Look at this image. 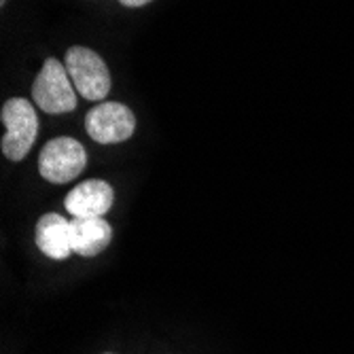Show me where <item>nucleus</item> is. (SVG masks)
<instances>
[{
	"label": "nucleus",
	"instance_id": "9d476101",
	"mask_svg": "<svg viewBox=\"0 0 354 354\" xmlns=\"http://www.w3.org/2000/svg\"><path fill=\"white\" fill-rule=\"evenodd\" d=\"M0 5H3V7H5V5H7V0H0Z\"/></svg>",
	"mask_w": 354,
	"mask_h": 354
},
{
	"label": "nucleus",
	"instance_id": "7ed1b4c3",
	"mask_svg": "<svg viewBox=\"0 0 354 354\" xmlns=\"http://www.w3.org/2000/svg\"><path fill=\"white\" fill-rule=\"evenodd\" d=\"M64 64H66L75 89L85 100L100 102L106 98L111 91V73L98 53L77 45L66 51Z\"/></svg>",
	"mask_w": 354,
	"mask_h": 354
},
{
	"label": "nucleus",
	"instance_id": "20e7f679",
	"mask_svg": "<svg viewBox=\"0 0 354 354\" xmlns=\"http://www.w3.org/2000/svg\"><path fill=\"white\" fill-rule=\"evenodd\" d=\"M85 164L87 153L83 145L68 136L49 140L39 155V172L45 180L53 185L75 180L85 170Z\"/></svg>",
	"mask_w": 354,
	"mask_h": 354
},
{
	"label": "nucleus",
	"instance_id": "423d86ee",
	"mask_svg": "<svg viewBox=\"0 0 354 354\" xmlns=\"http://www.w3.org/2000/svg\"><path fill=\"white\" fill-rule=\"evenodd\" d=\"M115 202V191L106 180H85L66 196V210L75 218L104 216Z\"/></svg>",
	"mask_w": 354,
	"mask_h": 354
},
{
	"label": "nucleus",
	"instance_id": "1a4fd4ad",
	"mask_svg": "<svg viewBox=\"0 0 354 354\" xmlns=\"http://www.w3.org/2000/svg\"><path fill=\"white\" fill-rule=\"evenodd\" d=\"M119 3L123 5V7H130V9H138V7H145V5H149L151 0H119Z\"/></svg>",
	"mask_w": 354,
	"mask_h": 354
},
{
	"label": "nucleus",
	"instance_id": "6e6552de",
	"mask_svg": "<svg viewBox=\"0 0 354 354\" xmlns=\"http://www.w3.org/2000/svg\"><path fill=\"white\" fill-rule=\"evenodd\" d=\"M113 230L104 216L95 218H73L71 221V244L73 252L81 257H95L111 244Z\"/></svg>",
	"mask_w": 354,
	"mask_h": 354
},
{
	"label": "nucleus",
	"instance_id": "f03ea898",
	"mask_svg": "<svg viewBox=\"0 0 354 354\" xmlns=\"http://www.w3.org/2000/svg\"><path fill=\"white\" fill-rule=\"evenodd\" d=\"M0 119L7 127L3 140H0V149L11 162H21L39 134L37 111L26 98H11L0 111Z\"/></svg>",
	"mask_w": 354,
	"mask_h": 354
},
{
	"label": "nucleus",
	"instance_id": "0eeeda50",
	"mask_svg": "<svg viewBox=\"0 0 354 354\" xmlns=\"http://www.w3.org/2000/svg\"><path fill=\"white\" fill-rule=\"evenodd\" d=\"M37 246L49 259L64 261L73 252L71 244V221L62 214L47 212L37 223Z\"/></svg>",
	"mask_w": 354,
	"mask_h": 354
},
{
	"label": "nucleus",
	"instance_id": "39448f33",
	"mask_svg": "<svg viewBox=\"0 0 354 354\" xmlns=\"http://www.w3.org/2000/svg\"><path fill=\"white\" fill-rule=\"evenodd\" d=\"M85 130L98 145H117L136 132L134 113L121 102H102L85 117Z\"/></svg>",
	"mask_w": 354,
	"mask_h": 354
},
{
	"label": "nucleus",
	"instance_id": "f257e3e1",
	"mask_svg": "<svg viewBox=\"0 0 354 354\" xmlns=\"http://www.w3.org/2000/svg\"><path fill=\"white\" fill-rule=\"evenodd\" d=\"M32 98L37 106L49 115H62L77 109V93L66 71V64L47 57L41 73L32 83Z\"/></svg>",
	"mask_w": 354,
	"mask_h": 354
}]
</instances>
